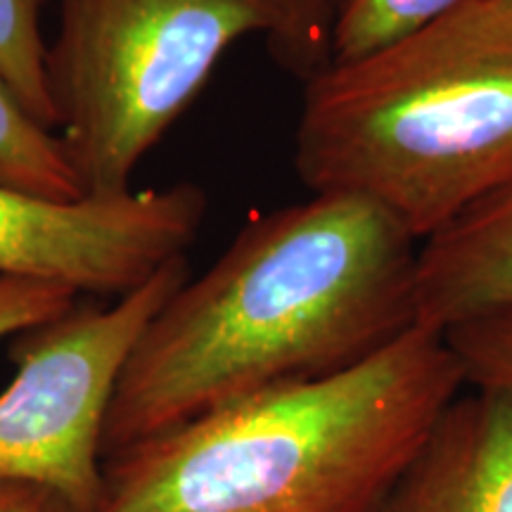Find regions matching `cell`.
Instances as JSON below:
<instances>
[{
  "label": "cell",
  "instance_id": "obj_1",
  "mask_svg": "<svg viewBox=\"0 0 512 512\" xmlns=\"http://www.w3.org/2000/svg\"><path fill=\"white\" fill-rule=\"evenodd\" d=\"M418 249L375 204L337 192L249 219L147 323L107 413L105 458L387 347L415 325Z\"/></svg>",
  "mask_w": 512,
  "mask_h": 512
},
{
  "label": "cell",
  "instance_id": "obj_2",
  "mask_svg": "<svg viewBox=\"0 0 512 512\" xmlns=\"http://www.w3.org/2000/svg\"><path fill=\"white\" fill-rule=\"evenodd\" d=\"M465 387L446 337L413 325L105 458L95 512H375Z\"/></svg>",
  "mask_w": 512,
  "mask_h": 512
},
{
  "label": "cell",
  "instance_id": "obj_3",
  "mask_svg": "<svg viewBox=\"0 0 512 512\" xmlns=\"http://www.w3.org/2000/svg\"><path fill=\"white\" fill-rule=\"evenodd\" d=\"M294 169L425 242L512 181V55L339 95L306 86Z\"/></svg>",
  "mask_w": 512,
  "mask_h": 512
},
{
  "label": "cell",
  "instance_id": "obj_4",
  "mask_svg": "<svg viewBox=\"0 0 512 512\" xmlns=\"http://www.w3.org/2000/svg\"><path fill=\"white\" fill-rule=\"evenodd\" d=\"M266 0H60L46 79L83 197L133 192L143 159L240 38L268 36Z\"/></svg>",
  "mask_w": 512,
  "mask_h": 512
},
{
  "label": "cell",
  "instance_id": "obj_5",
  "mask_svg": "<svg viewBox=\"0 0 512 512\" xmlns=\"http://www.w3.org/2000/svg\"><path fill=\"white\" fill-rule=\"evenodd\" d=\"M188 278V256H178L110 306L76 304L12 337L15 375L0 392V482L48 486L81 510H98L121 370Z\"/></svg>",
  "mask_w": 512,
  "mask_h": 512
},
{
  "label": "cell",
  "instance_id": "obj_6",
  "mask_svg": "<svg viewBox=\"0 0 512 512\" xmlns=\"http://www.w3.org/2000/svg\"><path fill=\"white\" fill-rule=\"evenodd\" d=\"M204 214L207 195L190 183L76 202L0 183V278L43 280L117 299L188 256Z\"/></svg>",
  "mask_w": 512,
  "mask_h": 512
},
{
  "label": "cell",
  "instance_id": "obj_7",
  "mask_svg": "<svg viewBox=\"0 0 512 512\" xmlns=\"http://www.w3.org/2000/svg\"><path fill=\"white\" fill-rule=\"evenodd\" d=\"M375 512H512V387H472Z\"/></svg>",
  "mask_w": 512,
  "mask_h": 512
},
{
  "label": "cell",
  "instance_id": "obj_8",
  "mask_svg": "<svg viewBox=\"0 0 512 512\" xmlns=\"http://www.w3.org/2000/svg\"><path fill=\"white\" fill-rule=\"evenodd\" d=\"M512 313V181L434 238L415 261V325L444 332Z\"/></svg>",
  "mask_w": 512,
  "mask_h": 512
},
{
  "label": "cell",
  "instance_id": "obj_9",
  "mask_svg": "<svg viewBox=\"0 0 512 512\" xmlns=\"http://www.w3.org/2000/svg\"><path fill=\"white\" fill-rule=\"evenodd\" d=\"M508 55H512V0H475L368 60L325 67L309 81L325 93H373Z\"/></svg>",
  "mask_w": 512,
  "mask_h": 512
},
{
  "label": "cell",
  "instance_id": "obj_10",
  "mask_svg": "<svg viewBox=\"0 0 512 512\" xmlns=\"http://www.w3.org/2000/svg\"><path fill=\"white\" fill-rule=\"evenodd\" d=\"M0 183L55 202L83 200L55 131L24 110L0 76Z\"/></svg>",
  "mask_w": 512,
  "mask_h": 512
},
{
  "label": "cell",
  "instance_id": "obj_11",
  "mask_svg": "<svg viewBox=\"0 0 512 512\" xmlns=\"http://www.w3.org/2000/svg\"><path fill=\"white\" fill-rule=\"evenodd\" d=\"M475 0H344L328 67L368 60Z\"/></svg>",
  "mask_w": 512,
  "mask_h": 512
},
{
  "label": "cell",
  "instance_id": "obj_12",
  "mask_svg": "<svg viewBox=\"0 0 512 512\" xmlns=\"http://www.w3.org/2000/svg\"><path fill=\"white\" fill-rule=\"evenodd\" d=\"M46 0H0V76L38 124L55 131L43 36Z\"/></svg>",
  "mask_w": 512,
  "mask_h": 512
},
{
  "label": "cell",
  "instance_id": "obj_13",
  "mask_svg": "<svg viewBox=\"0 0 512 512\" xmlns=\"http://www.w3.org/2000/svg\"><path fill=\"white\" fill-rule=\"evenodd\" d=\"M273 29L266 36L273 60L304 83L330 64L332 34L344 0H266Z\"/></svg>",
  "mask_w": 512,
  "mask_h": 512
},
{
  "label": "cell",
  "instance_id": "obj_14",
  "mask_svg": "<svg viewBox=\"0 0 512 512\" xmlns=\"http://www.w3.org/2000/svg\"><path fill=\"white\" fill-rule=\"evenodd\" d=\"M467 387H512V313L472 320L444 332Z\"/></svg>",
  "mask_w": 512,
  "mask_h": 512
},
{
  "label": "cell",
  "instance_id": "obj_15",
  "mask_svg": "<svg viewBox=\"0 0 512 512\" xmlns=\"http://www.w3.org/2000/svg\"><path fill=\"white\" fill-rule=\"evenodd\" d=\"M76 294L69 287L43 280L0 278V339H12L19 332L48 323L74 309Z\"/></svg>",
  "mask_w": 512,
  "mask_h": 512
},
{
  "label": "cell",
  "instance_id": "obj_16",
  "mask_svg": "<svg viewBox=\"0 0 512 512\" xmlns=\"http://www.w3.org/2000/svg\"><path fill=\"white\" fill-rule=\"evenodd\" d=\"M0 512H86L48 486L0 482Z\"/></svg>",
  "mask_w": 512,
  "mask_h": 512
}]
</instances>
